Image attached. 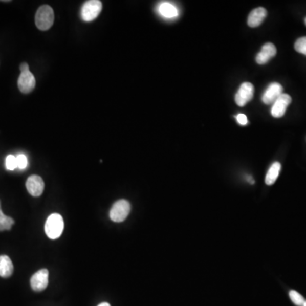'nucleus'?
Returning a JSON list of instances; mask_svg holds the SVG:
<instances>
[{
	"label": "nucleus",
	"mask_w": 306,
	"mask_h": 306,
	"mask_svg": "<svg viewBox=\"0 0 306 306\" xmlns=\"http://www.w3.org/2000/svg\"><path fill=\"white\" fill-rule=\"evenodd\" d=\"M14 271V266L10 257L7 255H0V276L8 278L11 276Z\"/></svg>",
	"instance_id": "nucleus-13"
},
{
	"label": "nucleus",
	"mask_w": 306,
	"mask_h": 306,
	"mask_svg": "<svg viewBox=\"0 0 306 306\" xmlns=\"http://www.w3.org/2000/svg\"><path fill=\"white\" fill-rule=\"evenodd\" d=\"M291 101V96L288 95V94H282L273 103L272 107H271V115L273 116L274 118H281L285 114V113H286L287 108L290 105Z\"/></svg>",
	"instance_id": "nucleus-8"
},
{
	"label": "nucleus",
	"mask_w": 306,
	"mask_h": 306,
	"mask_svg": "<svg viewBox=\"0 0 306 306\" xmlns=\"http://www.w3.org/2000/svg\"><path fill=\"white\" fill-rule=\"evenodd\" d=\"M49 271L46 269H42L33 274L31 277V288L35 292H42L48 287Z\"/></svg>",
	"instance_id": "nucleus-5"
},
{
	"label": "nucleus",
	"mask_w": 306,
	"mask_h": 306,
	"mask_svg": "<svg viewBox=\"0 0 306 306\" xmlns=\"http://www.w3.org/2000/svg\"><path fill=\"white\" fill-rule=\"evenodd\" d=\"M15 224V221L11 217L5 215L0 209V231H9Z\"/></svg>",
	"instance_id": "nucleus-16"
},
{
	"label": "nucleus",
	"mask_w": 306,
	"mask_h": 306,
	"mask_svg": "<svg viewBox=\"0 0 306 306\" xmlns=\"http://www.w3.org/2000/svg\"><path fill=\"white\" fill-rule=\"evenodd\" d=\"M236 121H237V123L239 124H241V125L244 126L248 124V118H247V116L244 115V114H238V115L236 116Z\"/></svg>",
	"instance_id": "nucleus-21"
},
{
	"label": "nucleus",
	"mask_w": 306,
	"mask_h": 306,
	"mask_svg": "<svg viewBox=\"0 0 306 306\" xmlns=\"http://www.w3.org/2000/svg\"><path fill=\"white\" fill-rule=\"evenodd\" d=\"M98 306H111L110 304H108V303H101V304H99Z\"/></svg>",
	"instance_id": "nucleus-24"
},
{
	"label": "nucleus",
	"mask_w": 306,
	"mask_h": 306,
	"mask_svg": "<svg viewBox=\"0 0 306 306\" xmlns=\"http://www.w3.org/2000/svg\"><path fill=\"white\" fill-rule=\"evenodd\" d=\"M294 49L297 52L306 55V37L299 38L294 43Z\"/></svg>",
	"instance_id": "nucleus-17"
},
{
	"label": "nucleus",
	"mask_w": 306,
	"mask_h": 306,
	"mask_svg": "<svg viewBox=\"0 0 306 306\" xmlns=\"http://www.w3.org/2000/svg\"><path fill=\"white\" fill-rule=\"evenodd\" d=\"M0 209H1V202H0Z\"/></svg>",
	"instance_id": "nucleus-26"
},
{
	"label": "nucleus",
	"mask_w": 306,
	"mask_h": 306,
	"mask_svg": "<svg viewBox=\"0 0 306 306\" xmlns=\"http://www.w3.org/2000/svg\"><path fill=\"white\" fill-rule=\"evenodd\" d=\"M248 181H249V182H250V183H254V180H253V178H251V177H249V178H248Z\"/></svg>",
	"instance_id": "nucleus-23"
},
{
	"label": "nucleus",
	"mask_w": 306,
	"mask_h": 306,
	"mask_svg": "<svg viewBox=\"0 0 306 306\" xmlns=\"http://www.w3.org/2000/svg\"><path fill=\"white\" fill-rule=\"evenodd\" d=\"M131 206L127 200L121 199L116 202L111 208L110 218L112 221L117 223H120L125 221L130 213Z\"/></svg>",
	"instance_id": "nucleus-3"
},
{
	"label": "nucleus",
	"mask_w": 306,
	"mask_h": 306,
	"mask_svg": "<svg viewBox=\"0 0 306 306\" xmlns=\"http://www.w3.org/2000/svg\"><path fill=\"white\" fill-rule=\"evenodd\" d=\"M20 70L21 73H23V72H27V71H29V65H28V63H21L20 65Z\"/></svg>",
	"instance_id": "nucleus-22"
},
{
	"label": "nucleus",
	"mask_w": 306,
	"mask_h": 306,
	"mask_svg": "<svg viewBox=\"0 0 306 306\" xmlns=\"http://www.w3.org/2000/svg\"><path fill=\"white\" fill-rule=\"evenodd\" d=\"M304 23H305V25H306V18H305V20H304Z\"/></svg>",
	"instance_id": "nucleus-27"
},
{
	"label": "nucleus",
	"mask_w": 306,
	"mask_h": 306,
	"mask_svg": "<svg viewBox=\"0 0 306 306\" xmlns=\"http://www.w3.org/2000/svg\"><path fill=\"white\" fill-rule=\"evenodd\" d=\"M254 85L250 83H244L236 92L235 101L239 106H244L254 96Z\"/></svg>",
	"instance_id": "nucleus-7"
},
{
	"label": "nucleus",
	"mask_w": 306,
	"mask_h": 306,
	"mask_svg": "<svg viewBox=\"0 0 306 306\" xmlns=\"http://www.w3.org/2000/svg\"><path fill=\"white\" fill-rule=\"evenodd\" d=\"M289 297H290L292 301L294 302L296 305H303L304 303V299L301 294H299L298 292L294 291V290L290 291Z\"/></svg>",
	"instance_id": "nucleus-19"
},
{
	"label": "nucleus",
	"mask_w": 306,
	"mask_h": 306,
	"mask_svg": "<svg viewBox=\"0 0 306 306\" xmlns=\"http://www.w3.org/2000/svg\"><path fill=\"white\" fill-rule=\"evenodd\" d=\"M18 88L23 94H29L34 90L36 85V80L33 73L30 71L20 73L18 78Z\"/></svg>",
	"instance_id": "nucleus-6"
},
{
	"label": "nucleus",
	"mask_w": 306,
	"mask_h": 306,
	"mask_svg": "<svg viewBox=\"0 0 306 306\" xmlns=\"http://www.w3.org/2000/svg\"><path fill=\"white\" fill-rule=\"evenodd\" d=\"M303 306H306V301H304V304H303Z\"/></svg>",
	"instance_id": "nucleus-25"
},
{
	"label": "nucleus",
	"mask_w": 306,
	"mask_h": 306,
	"mask_svg": "<svg viewBox=\"0 0 306 306\" xmlns=\"http://www.w3.org/2000/svg\"><path fill=\"white\" fill-rule=\"evenodd\" d=\"M46 233L49 238L57 239L61 236L64 230V221L59 213H52L46 222Z\"/></svg>",
	"instance_id": "nucleus-2"
},
{
	"label": "nucleus",
	"mask_w": 306,
	"mask_h": 306,
	"mask_svg": "<svg viewBox=\"0 0 306 306\" xmlns=\"http://www.w3.org/2000/svg\"><path fill=\"white\" fill-rule=\"evenodd\" d=\"M5 167H6L8 170H15V168H17L16 157L13 155H8L7 158L5 159Z\"/></svg>",
	"instance_id": "nucleus-18"
},
{
	"label": "nucleus",
	"mask_w": 306,
	"mask_h": 306,
	"mask_svg": "<svg viewBox=\"0 0 306 306\" xmlns=\"http://www.w3.org/2000/svg\"><path fill=\"white\" fill-rule=\"evenodd\" d=\"M283 88L278 83H272L268 86L262 96V101L266 105H273V103L282 95Z\"/></svg>",
	"instance_id": "nucleus-9"
},
{
	"label": "nucleus",
	"mask_w": 306,
	"mask_h": 306,
	"mask_svg": "<svg viewBox=\"0 0 306 306\" xmlns=\"http://www.w3.org/2000/svg\"><path fill=\"white\" fill-rule=\"evenodd\" d=\"M16 160H17V168L20 169H25L28 166V158L26 157L24 154H19L16 157Z\"/></svg>",
	"instance_id": "nucleus-20"
},
{
	"label": "nucleus",
	"mask_w": 306,
	"mask_h": 306,
	"mask_svg": "<svg viewBox=\"0 0 306 306\" xmlns=\"http://www.w3.org/2000/svg\"><path fill=\"white\" fill-rule=\"evenodd\" d=\"M55 20V14L52 8L49 5H42L38 8L35 15L37 28L41 31L49 30Z\"/></svg>",
	"instance_id": "nucleus-1"
},
{
	"label": "nucleus",
	"mask_w": 306,
	"mask_h": 306,
	"mask_svg": "<svg viewBox=\"0 0 306 306\" xmlns=\"http://www.w3.org/2000/svg\"><path fill=\"white\" fill-rule=\"evenodd\" d=\"M276 55V46H274L273 43H267L264 45L260 52L258 53V55L256 56V61L259 65H264L268 62L269 60Z\"/></svg>",
	"instance_id": "nucleus-11"
},
{
	"label": "nucleus",
	"mask_w": 306,
	"mask_h": 306,
	"mask_svg": "<svg viewBox=\"0 0 306 306\" xmlns=\"http://www.w3.org/2000/svg\"><path fill=\"white\" fill-rule=\"evenodd\" d=\"M102 3L99 0H90L81 9V17L84 21H92L101 14Z\"/></svg>",
	"instance_id": "nucleus-4"
},
{
	"label": "nucleus",
	"mask_w": 306,
	"mask_h": 306,
	"mask_svg": "<svg viewBox=\"0 0 306 306\" xmlns=\"http://www.w3.org/2000/svg\"><path fill=\"white\" fill-rule=\"evenodd\" d=\"M281 163L278 162L274 163L271 166V168H269L268 172L266 173V184L268 186H271L276 182V180L278 178L279 173L281 171Z\"/></svg>",
	"instance_id": "nucleus-14"
},
{
	"label": "nucleus",
	"mask_w": 306,
	"mask_h": 306,
	"mask_svg": "<svg viewBox=\"0 0 306 306\" xmlns=\"http://www.w3.org/2000/svg\"><path fill=\"white\" fill-rule=\"evenodd\" d=\"M28 191L33 196H40L45 190V182L40 176H31L26 182Z\"/></svg>",
	"instance_id": "nucleus-10"
},
{
	"label": "nucleus",
	"mask_w": 306,
	"mask_h": 306,
	"mask_svg": "<svg viewBox=\"0 0 306 306\" xmlns=\"http://www.w3.org/2000/svg\"><path fill=\"white\" fill-rule=\"evenodd\" d=\"M267 15V11L263 7L256 8L252 10L248 18V24L251 28H257L261 25Z\"/></svg>",
	"instance_id": "nucleus-12"
},
{
	"label": "nucleus",
	"mask_w": 306,
	"mask_h": 306,
	"mask_svg": "<svg viewBox=\"0 0 306 306\" xmlns=\"http://www.w3.org/2000/svg\"><path fill=\"white\" fill-rule=\"evenodd\" d=\"M159 12L165 18H173L178 15V10L169 3H163L159 6Z\"/></svg>",
	"instance_id": "nucleus-15"
}]
</instances>
